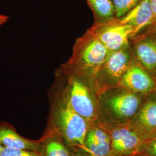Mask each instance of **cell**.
I'll return each mask as SVG.
<instances>
[{"label": "cell", "instance_id": "obj_1", "mask_svg": "<svg viewBox=\"0 0 156 156\" xmlns=\"http://www.w3.org/2000/svg\"><path fill=\"white\" fill-rule=\"evenodd\" d=\"M50 96L46 127L57 132L75 151H85L84 140L90 124L73 109L63 84Z\"/></svg>", "mask_w": 156, "mask_h": 156}, {"label": "cell", "instance_id": "obj_2", "mask_svg": "<svg viewBox=\"0 0 156 156\" xmlns=\"http://www.w3.org/2000/svg\"><path fill=\"white\" fill-rule=\"evenodd\" d=\"M146 96L119 85L101 91L97 123L116 124L129 122L139 110Z\"/></svg>", "mask_w": 156, "mask_h": 156}, {"label": "cell", "instance_id": "obj_3", "mask_svg": "<svg viewBox=\"0 0 156 156\" xmlns=\"http://www.w3.org/2000/svg\"><path fill=\"white\" fill-rule=\"evenodd\" d=\"M66 82L63 84L73 109L90 124L97 122L99 93L94 81L78 73L64 69Z\"/></svg>", "mask_w": 156, "mask_h": 156}, {"label": "cell", "instance_id": "obj_4", "mask_svg": "<svg viewBox=\"0 0 156 156\" xmlns=\"http://www.w3.org/2000/svg\"><path fill=\"white\" fill-rule=\"evenodd\" d=\"M111 53L89 30L76 40L73 55L63 68L79 73L94 81L96 73Z\"/></svg>", "mask_w": 156, "mask_h": 156}, {"label": "cell", "instance_id": "obj_5", "mask_svg": "<svg viewBox=\"0 0 156 156\" xmlns=\"http://www.w3.org/2000/svg\"><path fill=\"white\" fill-rule=\"evenodd\" d=\"M134 58L130 46L111 52L95 76L94 82L98 93L117 86Z\"/></svg>", "mask_w": 156, "mask_h": 156}, {"label": "cell", "instance_id": "obj_6", "mask_svg": "<svg viewBox=\"0 0 156 156\" xmlns=\"http://www.w3.org/2000/svg\"><path fill=\"white\" fill-rule=\"evenodd\" d=\"M111 52L129 46V40L134 35V29L120 22L118 19L95 22L90 29Z\"/></svg>", "mask_w": 156, "mask_h": 156}, {"label": "cell", "instance_id": "obj_7", "mask_svg": "<svg viewBox=\"0 0 156 156\" xmlns=\"http://www.w3.org/2000/svg\"><path fill=\"white\" fill-rule=\"evenodd\" d=\"M98 124L109 135L115 156H132L143 142L131 128L129 122L116 124Z\"/></svg>", "mask_w": 156, "mask_h": 156}, {"label": "cell", "instance_id": "obj_8", "mask_svg": "<svg viewBox=\"0 0 156 156\" xmlns=\"http://www.w3.org/2000/svg\"><path fill=\"white\" fill-rule=\"evenodd\" d=\"M156 27V26H155ZM155 27L133 37L131 48L135 59L156 80V30Z\"/></svg>", "mask_w": 156, "mask_h": 156}, {"label": "cell", "instance_id": "obj_9", "mask_svg": "<svg viewBox=\"0 0 156 156\" xmlns=\"http://www.w3.org/2000/svg\"><path fill=\"white\" fill-rule=\"evenodd\" d=\"M129 124L143 141L156 136V91L147 95Z\"/></svg>", "mask_w": 156, "mask_h": 156}, {"label": "cell", "instance_id": "obj_10", "mask_svg": "<svg viewBox=\"0 0 156 156\" xmlns=\"http://www.w3.org/2000/svg\"><path fill=\"white\" fill-rule=\"evenodd\" d=\"M118 85L134 93L145 95L156 91V79L135 58Z\"/></svg>", "mask_w": 156, "mask_h": 156}, {"label": "cell", "instance_id": "obj_11", "mask_svg": "<svg viewBox=\"0 0 156 156\" xmlns=\"http://www.w3.org/2000/svg\"><path fill=\"white\" fill-rule=\"evenodd\" d=\"M118 20L133 28V37L147 31L156 26L150 0H142L128 13Z\"/></svg>", "mask_w": 156, "mask_h": 156}, {"label": "cell", "instance_id": "obj_12", "mask_svg": "<svg viewBox=\"0 0 156 156\" xmlns=\"http://www.w3.org/2000/svg\"><path fill=\"white\" fill-rule=\"evenodd\" d=\"M85 151L95 156H115L109 135L98 124L90 125L84 140Z\"/></svg>", "mask_w": 156, "mask_h": 156}, {"label": "cell", "instance_id": "obj_13", "mask_svg": "<svg viewBox=\"0 0 156 156\" xmlns=\"http://www.w3.org/2000/svg\"><path fill=\"white\" fill-rule=\"evenodd\" d=\"M38 140L37 152L41 156H73L76 151L57 132L48 127Z\"/></svg>", "mask_w": 156, "mask_h": 156}, {"label": "cell", "instance_id": "obj_14", "mask_svg": "<svg viewBox=\"0 0 156 156\" xmlns=\"http://www.w3.org/2000/svg\"><path fill=\"white\" fill-rule=\"evenodd\" d=\"M0 143L4 147L37 151L39 140H31L22 136L9 123L0 122Z\"/></svg>", "mask_w": 156, "mask_h": 156}, {"label": "cell", "instance_id": "obj_15", "mask_svg": "<svg viewBox=\"0 0 156 156\" xmlns=\"http://www.w3.org/2000/svg\"><path fill=\"white\" fill-rule=\"evenodd\" d=\"M94 13L96 22H103L116 18L112 0H86Z\"/></svg>", "mask_w": 156, "mask_h": 156}, {"label": "cell", "instance_id": "obj_16", "mask_svg": "<svg viewBox=\"0 0 156 156\" xmlns=\"http://www.w3.org/2000/svg\"><path fill=\"white\" fill-rule=\"evenodd\" d=\"M142 0H112L116 19H120L131 11Z\"/></svg>", "mask_w": 156, "mask_h": 156}, {"label": "cell", "instance_id": "obj_17", "mask_svg": "<svg viewBox=\"0 0 156 156\" xmlns=\"http://www.w3.org/2000/svg\"><path fill=\"white\" fill-rule=\"evenodd\" d=\"M132 156H156V136L143 141L138 149Z\"/></svg>", "mask_w": 156, "mask_h": 156}, {"label": "cell", "instance_id": "obj_18", "mask_svg": "<svg viewBox=\"0 0 156 156\" xmlns=\"http://www.w3.org/2000/svg\"><path fill=\"white\" fill-rule=\"evenodd\" d=\"M0 156H41L35 151H26L4 147L0 152Z\"/></svg>", "mask_w": 156, "mask_h": 156}, {"label": "cell", "instance_id": "obj_19", "mask_svg": "<svg viewBox=\"0 0 156 156\" xmlns=\"http://www.w3.org/2000/svg\"><path fill=\"white\" fill-rule=\"evenodd\" d=\"M73 156H95L88 151H75Z\"/></svg>", "mask_w": 156, "mask_h": 156}, {"label": "cell", "instance_id": "obj_20", "mask_svg": "<svg viewBox=\"0 0 156 156\" xmlns=\"http://www.w3.org/2000/svg\"><path fill=\"white\" fill-rule=\"evenodd\" d=\"M151 9L154 15L156 24V0H150Z\"/></svg>", "mask_w": 156, "mask_h": 156}, {"label": "cell", "instance_id": "obj_21", "mask_svg": "<svg viewBox=\"0 0 156 156\" xmlns=\"http://www.w3.org/2000/svg\"><path fill=\"white\" fill-rule=\"evenodd\" d=\"M8 19V17L4 15H1L0 14V26L5 23Z\"/></svg>", "mask_w": 156, "mask_h": 156}, {"label": "cell", "instance_id": "obj_22", "mask_svg": "<svg viewBox=\"0 0 156 156\" xmlns=\"http://www.w3.org/2000/svg\"><path fill=\"white\" fill-rule=\"evenodd\" d=\"M3 147H4L3 145H2V144L0 143V152H1V151H2V149H3Z\"/></svg>", "mask_w": 156, "mask_h": 156}, {"label": "cell", "instance_id": "obj_23", "mask_svg": "<svg viewBox=\"0 0 156 156\" xmlns=\"http://www.w3.org/2000/svg\"></svg>", "mask_w": 156, "mask_h": 156}, {"label": "cell", "instance_id": "obj_24", "mask_svg": "<svg viewBox=\"0 0 156 156\" xmlns=\"http://www.w3.org/2000/svg\"><path fill=\"white\" fill-rule=\"evenodd\" d=\"M155 28H156V27H155Z\"/></svg>", "mask_w": 156, "mask_h": 156}]
</instances>
